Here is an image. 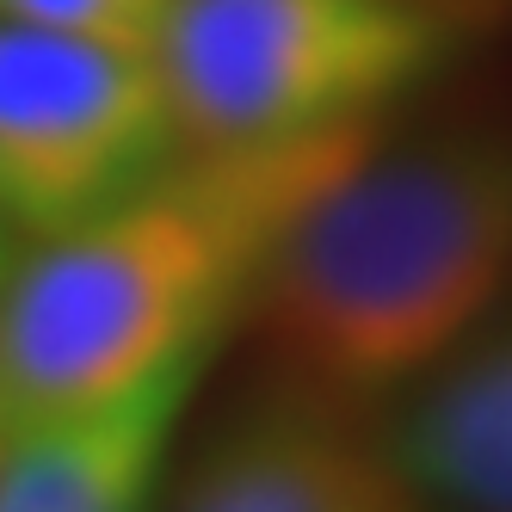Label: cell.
<instances>
[{
    "label": "cell",
    "mask_w": 512,
    "mask_h": 512,
    "mask_svg": "<svg viewBox=\"0 0 512 512\" xmlns=\"http://www.w3.org/2000/svg\"><path fill=\"white\" fill-rule=\"evenodd\" d=\"M377 124L179 149L142 186L13 253L0 278V432L99 408L216 352L278 235Z\"/></svg>",
    "instance_id": "1"
},
{
    "label": "cell",
    "mask_w": 512,
    "mask_h": 512,
    "mask_svg": "<svg viewBox=\"0 0 512 512\" xmlns=\"http://www.w3.org/2000/svg\"><path fill=\"white\" fill-rule=\"evenodd\" d=\"M512 290V142H371L290 216L247 290L278 395L364 414L438 371Z\"/></svg>",
    "instance_id": "2"
},
{
    "label": "cell",
    "mask_w": 512,
    "mask_h": 512,
    "mask_svg": "<svg viewBox=\"0 0 512 512\" xmlns=\"http://www.w3.org/2000/svg\"><path fill=\"white\" fill-rule=\"evenodd\" d=\"M475 38V0H167L155 68L179 149L377 124Z\"/></svg>",
    "instance_id": "3"
},
{
    "label": "cell",
    "mask_w": 512,
    "mask_h": 512,
    "mask_svg": "<svg viewBox=\"0 0 512 512\" xmlns=\"http://www.w3.org/2000/svg\"><path fill=\"white\" fill-rule=\"evenodd\" d=\"M179 155L149 50L0 19V216L56 235Z\"/></svg>",
    "instance_id": "4"
},
{
    "label": "cell",
    "mask_w": 512,
    "mask_h": 512,
    "mask_svg": "<svg viewBox=\"0 0 512 512\" xmlns=\"http://www.w3.org/2000/svg\"><path fill=\"white\" fill-rule=\"evenodd\" d=\"M383 438L358 414L272 395L198 451L173 512H408Z\"/></svg>",
    "instance_id": "5"
},
{
    "label": "cell",
    "mask_w": 512,
    "mask_h": 512,
    "mask_svg": "<svg viewBox=\"0 0 512 512\" xmlns=\"http://www.w3.org/2000/svg\"><path fill=\"white\" fill-rule=\"evenodd\" d=\"M204 364L210 352H192L99 408L0 432V512H149Z\"/></svg>",
    "instance_id": "6"
},
{
    "label": "cell",
    "mask_w": 512,
    "mask_h": 512,
    "mask_svg": "<svg viewBox=\"0 0 512 512\" xmlns=\"http://www.w3.org/2000/svg\"><path fill=\"white\" fill-rule=\"evenodd\" d=\"M383 457L426 512H512V327L457 346L408 389Z\"/></svg>",
    "instance_id": "7"
},
{
    "label": "cell",
    "mask_w": 512,
    "mask_h": 512,
    "mask_svg": "<svg viewBox=\"0 0 512 512\" xmlns=\"http://www.w3.org/2000/svg\"><path fill=\"white\" fill-rule=\"evenodd\" d=\"M0 19L50 25V31H81V38L130 44V50H155L167 0H0Z\"/></svg>",
    "instance_id": "8"
},
{
    "label": "cell",
    "mask_w": 512,
    "mask_h": 512,
    "mask_svg": "<svg viewBox=\"0 0 512 512\" xmlns=\"http://www.w3.org/2000/svg\"><path fill=\"white\" fill-rule=\"evenodd\" d=\"M19 229L7 223V216H0V278H7V266H13V253H19V241H13Z\"/></svg>",
    "instance_id": "9"
},
{
    "label": "cell",
    "mask_w": 512,
    "mask_h": 512,
    "mask_svg": "<svg viewBox=\"0 0 512 512\" xmlns=\"http://www.w3.org/2000/svg\"><path fill=\"white\" fill-rule=\"evenodd\" d=\"M408 512H426V506H408Z\"/></svg>",
    "instance_id": "10"
}]
</instances>
